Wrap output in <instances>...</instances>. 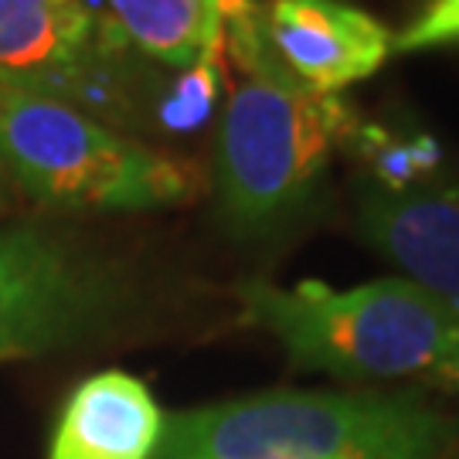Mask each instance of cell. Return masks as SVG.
I'll return each instance as SVG.
<instances>
[{
    "label": "cell",
    "mask_w": 459,
    "mask_h": 459,
    "mask_svg": "<svg viewBox=\"0 0 459 459\" xmlns=\"http://www.w3.org/2000/svg\"><path fill=\"white\" fill-rule=\"evenodd\" d=\"M453 439L419 394L265 392L167 415L153 459H439Z\"/></svg>",
    "instance_id": "obj_1"
},
{
    "label": "cell",
    "mask_w": 459,
    "mask_h": 459,
    "mask_svg": "<svg viewBox=\"0 0 459 459\" xmlns=\"http://www.w3.org/2000/svg\"><path fill=\"white\" fill-rule=\"evenodd\" d=\"M238 303L248 327L273 333L293 368L371 381L439 371L459 361V303L411 279L351 290L327 282L276 286L246 279Z\"/></svg>",
    "instance_id": "obj_2"
},
{
    "label": "cell",
    "mask_w": 459,
    "mask_h": 459,
    "mask_svg": "<svg viewBox=\"0 0 459 459\" xmlns=\"http://www.w3.org/2000/svg\"><path fill=\"white\" fill-rule=\"evenodd\" d=\"M238 62L246 79L218 123L214 191L221 218L238 235H269L310 201L358 119L341 96L296 82L265 38Z\"/></svg>",
    "instance_id": "obj_3"
},
{
    "label": "cell",
    "mask_w": 459,
    "mask_h": 459,
    "mask_svg": "<svg viewBox=\"0 0 459 459\" xmlns=\"http://www.w3.org/2000/svg\"><path fill=\"white\" fill-rule=\"evenodd\" d=\"M0 174L55 212L133 214L195 201L197 164L140 143L65 99L0 85Z\"/></svg>",
    "instance_id": "obj_4"
},
{
    "label": "cell",
    "mask_w": 459,
    "mask_h": 459,
    "mask_svg": "<svg viewBox=\"0 0 459 459\" xmlns=\"http://www.w3.org/2000/svg\"><path fill=\"white\" fill-rule=\"evenodd\" d=\"M123 307V279L75 238L41 221L0 229V361L82 344Z\"/></svg>",
    "instance_id": "obj_5"
},
{
    "label": "cell",
    "mask_w": 459,
    "mask_h": 459,
    "mask_svg": "<svg viewBox=\"0 0 459 459\" xmlns=\"http://www.w3.org/2000/svg\"><path fill=\"white\" fill-rule=\"evenodd\" d=\"M0 85L65 99L102 123L136 113L126 41L92 0H0Z\"/></svg>",
    "instance_id": "obj_6"
},
{
    "label": "cell",
    "mask_w": 459,
    "mask_h": 459,
    "mask_svg": "<svg viewBox=\"0 0 459 459\" xmlns=\"http://www.w3.org/2000/svg\"><path fill=\"white\" fill-rule=\"evenodd\" d=\"M263 31L296 82L327 96L371 79L394 55V34L344 0H273Z\"/></svg>",
    "instance_id": "obj_7"
},
{
    "label": "cell",
    "mask_w": 459,
    "mask_h": 459,
    "mask_svg": "<svg viewBox=\"0 0 459 459\" xmlns=\"http://www.w3.org/2000/svg\"><path fill=\"white\" fill-rule=\"evenodd\" d=\"M164 426L167 415L140 377L99 371L62 405L48 459H153Z\"/></svg>",
    "instance_id": "obj_8"
},
{
    "label": "cell",
    "mask_w": 459,
    "mask_h": 459,
    "mask_svg": "<svg viewBox=\"0 0 459 459\" xmlns=\"http://www.w3.org/2000/svg\"><path fill=\"white\" fill-rule=\"evenodd\" d=\"M358 225L411 282L459 303V195L371 191L361 201Z\"/></svg>",
    "instance_id": "obj_9"
},
{
    "label": "cell",
    "mask_w": 459,
    "mask_h": 459,
    "mask_svg": "<svg viewBox=\"0 0 459 459\" xmlns=\"http://www.w3.org/2000/svg\"><path fill=\"white\" fill-rule=\"evenodd\" d=\"M123 41L167 68L218 65L229 34L221 0H99Z\"/></svg>",
    "instance_id": "obj_10"
},
{
    "label": "cell",
    "mask_w": 459,
    "mask_h": 459,
    "mask_svg": "<svg viewBox=\"0 0 459 459\" xmlns=\"http://www.w3.org/2000/svg\"><path fill=\"white\" fill-rule=\"evenodd\" d=\"M361 157L375 167V174L388 184V191H409V184L415 178H422L429 167L439 160V150L429 140H419V143H402V140H392L388 133L375 130V126H358L354 136H351Z\"/></svg>",
    "instance_id": "obj_11"
},
{
    "label": "cell",
    "mask_w": 459,
    "mask_h": 459,
    "mask_svg": "<svg viewBox=\"0 0 459 459\" xmlns=\"http://www.w3.org/2000/svg\"><path fill=\"white\" fill-rule=\"evenodd\" d=\"M459 45V0H432L422 14L415 17L409 31L394 38V51H432Z\"/></svg>",
    "instance_id": "obj_12"
},
{
    "label": "cell",
    "mask_w": 459,
    "mask_h": 459,
    "mask_svg": "<svg viewBox=\"0 0 459 459\" xmlns=\"http://www.w3.org/2000/svg\"><path fill=\"white\" fill-rule=\"evenodd\" d=\"M225 7V21H229V34L235 41V58L246 55L263 41V14L255 7V0H221Z\"/></svg>",
    "instance_id": "obj_13"
},
{
    "label": "cell",
    "mask_w": 459,
    "mask_h": 459,
    "mask_svg": "<svg viewBox=\"0 0 459 459\" xmlns=\"http://www.w3.org/2000/svg\"><path fill=\"white\" fill-rule=\"evenodd\" d=\"M443 375L449 377V381H456V385H459V361H456V364H449V368H446Z\"/></svg>",
    "instance_id": "obj_14"
},
{
    "label": "cell",
    "mask_w": 459,
    "mask_h": 459,
    "mask_svg": "<svg viewBox=\"0 0 459 459\" xmlns=\"http://www.w3.org/2000/svg\"><path fill=\"white\" fill-rule=\"evenodd\" d=\"M0 184H4V174H0Z\"/></svg>",
    "instance_id": "obj_15"
}]
</instances>
